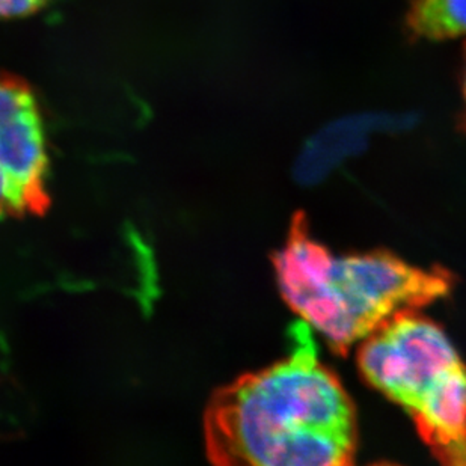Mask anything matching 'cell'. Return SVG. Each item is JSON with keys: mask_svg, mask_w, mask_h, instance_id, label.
<instances>
[{"mask_svg": "<svg viewBox=\"0 0 466 466\" xmlns=\"http://www.w3.org/2000/svg\"><path fill=\"white\" fill-rule=\"evenodd\" d=\"M49 151L35 94L0 75V216L41 215L49 208Z\"/></svg>", "mask_w": 466, "mask_h": 466, "instance_id": "277c9868", "label": "cell"}, {"mask_svg": "<svg viewBox=\"0 0 466 466\" xmlns=\"http://www.w3.org/2000/svg\"><path fill=\"white\" fill-rule=\"evenodd\" d=\"M410 26L429 40L466 35V0H417L410 9Z\"/></svg>", "mask_w": 466, "mask_h": 466, "instance_id": "8992f818", "label": "cell"}, {"mask_svg": "<svg viewBox=\"0 0 466 466\" xmlns=\"http://www.w3.org/2000/svg\"><path fill=\"white\" fill-rule=\"evenodd\" d=\"M282 298L334 352H348L401 312L444 298L451 278L387 254L334 256L296 215L275 257Z\"/></svg>", "mask_w": 466, "mask_h": 466, "instance_id": "7a4b0ae2", "label": "cell"}, {"mask_svg": "<svg viewBox=\"0 0 466 466\" xmlns=\"http://www.w3.org/2000/svg\"><path fill=\"white\" fill-rule=\"evenodd\" d=\"M287 357L216 392L206 447L219 465L344 466L357 453V417L319 358L311 326L290 330Z\"/></svg>", "mask_w": 466, "mask_h": 466, "instance_id": "6da1fadb", "label": "cell"}, {"mask_svg": "<svg viewBox=\"0 0 466 466\" xmlns=\"http://www.w3.org/2000/svg\"><path fill=\"white\" fill-rule=\"evenodd\" d=\"M410 123V116L382 114L339 119L317 133L307 144L298 163V176L312 183L343 158L361 151L371 133L390 128L396 130Z\"/></svg>", "mask_w": 466, "mask_h": 466, "instance_id": "5b68a950", "label": "cell"}, {"mask_svg": "<svg viewBox=\"0 0 466 466\" xmlns=\"http://www.w3.org/2000/svg\"><path fill=\"white\" fill-rule=\"evenodd\" d=\"M465 97H466V79H465Z\"/></svg>", "mask_w": 466, "mask_h": 466, "instance_id": "ba28073f", "label": "cell"}, {"mask_svg": "<svg viewBox=\"0 0 466 466\" xmlns=\"http://www.w3.org/2000/svg\"><path fill=\"white\" fill-rule=\"evenodd\" d=\"M358 362L410 415L435 458L466 466V367L440 326L401 312L362 341Z\"/></svg>", "mask_w": 466, "mask_h": 466, "instance_id": "3957f363", "label": "cell"}, {"mask_svg": "<svg viewBox=\"0 0 466 466\" xmlns=\"http://www.w3.org/2000/svg\"><path fill=\"white\" fill-rule=\"evenodd\" d=\"M46 4L47 0H0V18L31 15Z\"/></svg>", "mask_w": 466, "mask_h": 466, "instance_id": "52a82bcc", "label": "cell"}]
</instances>
